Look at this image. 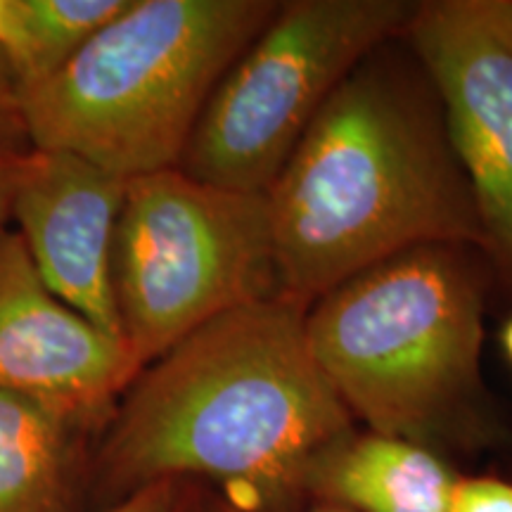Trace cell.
Here are the masks:
<instances>
[{
	"instance_id": "e0dca14e",
	"label": "cell",
	"mask_w": 512,
	"mask_h": 512,
	"mask_svg": "<svg viewBox=\"0 0 512 512\" xmlns=\"http://www.w3.org/2000/svg\"><path fill=\"white\" fill-rule=\"evenodd\" d=\"M12 36V0H0V53L8 48Z\"/></svg>"
},
{
	"instance_id": "5b68a950",
	"label": "cell",
	"mask_w": 512,
	"mask_h": 512,
	"mask_svg": "<svg viewBox=\"0 0 512 512\" xmlns=\"http://www.w3.org/2000/svg\"><path fill=\"white\" fill-rule=\"evenodd\" d=\"M112 290L140 370L209 320L280 297L266 192L197 181L178 166L128 178Z\"/></svg>"
},
{
	"instance_id": "d6986e66",
	"label": "cell",
	"mask_w": 512,
	"mask_h": 512,
	"mask_svg": "<svg viewBox=\"0 0 512 512\" xmlns=\"http://www.w3.org/2000/svg\"><path fill=\"white\" fill-rule=\"evenodd\" d=\"M498 10H501L505 27H508V31L512 34V0H498Z\"/></svg>"
},
{
	"instance_id": "30bf717a",
	"label": "cell",
	"mask_w": 512,
	"mask_h": 512,
	"mask_svg": "<svg viewBox=\"0 0 512 512\" xmlns=\"http://www.w3.org/2000/svg\"><path fill=\"white\" fill-rule=\"evenodd\" d=\"M456 472L439 451L370 430H349L311 460L306 503L351 512H448Z\"/></svg>"
},
{
	"instance_id": "2e32d148",
	"label": "cell",
	"mask_w": 512,
	"mask_h": 512,
	"mask_svg": "<svg viewBox=\"0 0 512 512\" xmlns=\"http://www.w3.org/2000/svg\"><path fill=\"white\" fill-rule=\"evenodd\" d=\"M202 512H245V510L235 508V505L226 503V501H223V498H207V501H204ZM304 512H351V510L337 508V505L318 503V505H311V508H306Z\"/></svg>"
},
{
	"instance_id": "ffe728a7",
	"label": "cell",
	"mask_w": 512,
	"mask_h": 512,
	"mask_svg": "<svg viewBox=\"0 0 512 512\" xmlns=\"http://www.w3.org/2000/svg\"><path fill=\"white\" fill-rule=\"evenodd\" d=\"M5 76H10V72H8V64H5L3 57H0V79H5Z\"/></svg>"
},
{
	"instance_id": "277c9868",
	"label": "cell",
	"mask_w": 512,
	"mask_h": 512,
	"mask_svg": "<svg viewBox=\"0 0 512 512\" xmlns=\"http://www.w3.org/2000/svg\"><path fill=\"white\" fill-rule=\"evenodd\" d=\"M275 10L271 0H128L60 72L15 88L29 145L126 181L176 169L214 88Z\"/></svg>"
},
{
	"instance_id": "4fadbf2b",
	"label": "cell",
	"mask_w": 512,
	"mask_h": 512,
	"mask_svg": "<svg viewBox=\"0 0 512 512\" xmlns=\"http://www.w3.org/2000/svg\"><path fill=\"white\" fill-rule=\"evenodd\" d=\"M29 150L31 145L19 119L15 81L5 76L0 79V230L10 221L12 197Z\"/></svg>"
},
{
	"instance_id": "7a4b0ae2",
	"label": "cell",
	"mask_w": 512,
	"mask_h": 512,
	"mask_svg": "<svg viewBox=\"0 0 512 512\" xmlns=\"http://www.w3.org/2000/svg\"><path fill=\"white\" fill-rule=\"evenodd\" d=\"M280 297L309 309L344 280L484 233L441 112L380 64H358L266 190Z\"/></svg>"
},
{
	"instance_id": "9a60e30c",
	"label": "cell",
	"mask_w": 512,
	"mask_h": 512,
	"mask_svg": "<svg viewBox=\"0 0 512 512\" xmlns=\"http://www.w3.org/2000/svg\"><path fill=\"white\" fill-rule=\"evenodd\" d=\"M448 512H512V482L491 475H458Z\"/></svg>"
},
{
	"instance_id": "ac0fdd59",
	"label": "cell",
	"mask_w": 512,
	"mask_h": 512,
	"mask_svg": "<svg viewBox=\"0 0 512 512\" xmlns=\"http://www.w3.org/2000/svg\"><path fill=\"white\" fill-rule=\"evenodd\" d=\"M501 344H503L505 356H508V361L512 363V318L505 323V328L501 332Z\"/></svg>"
},
{
	"instance_id": "52a82bcc",
	"label": "cell",
	"mask_w": 512,
	"mask_h": 512,
	"mask_svg": "<svg viewBox=\"0 0 512 512\" xmlns=\"http://www.w3.org/2000/svg\"><path fill=\"white\" fill-rule=\"evenodd\" d=\"M406 36L439 98L486 252L512 275V34L498 0L418 3Z\"/></svg>"
},
{
	"instance_id": "7c38bea8",
	"label": "cell",
	"mask_w": 512,
	"mask_h": 512,
	"mask_svg": "<svg viewBox=\"0 0 512 512\" xmlns=\"http://www.w3.org/2000/svg\"><path fill=\"white\" fill-rule=\"evenodd\" d=\"M126 5L128 0H12V36L0 57L17 91L60 72Z\"/></svg>"
},
{
	"instance_id": "6da1fadb",
	"label": "cell",
	"mask_w": 512,
	"mask_h": 512,
	"mask_svg": "<svg viewBox=\"0 0 512 512\" xmlns=\"http://www.w3.org/2000/svg\"><path fill=\"white\" fill-rule=\"evenodd\" d=\"M306 306L261 299L209 320L143 368L102 427V508L169 479H214L245 512H304L306 467L354 430L313 361Z\"/></svg>"
},
{
	"instance_id": "8992f818",
	"label": "cell",
	"mask_w": 512,
	"mask_h": 512,
	"mask_svg": "<svg viewBox=\"0 0 512 512\" xmlns=\"http://www.w3.org/2000/svg\"><path fill=\"white\" fill-rule=\"evenodd\" d=\"M418 3L290 0L214 88L178 169L197 181L266 192L330 95L366 57L406 34Z\"/></svg>"
},
{
	"instance_id": "3957f363",
	"label": "cell",
	"mask_w": 512,
	"mask_h": 512,
	"mask_svg": "<svg viewBox=\"0 0 512 512\" xmlns=\"http://www.w3.org/2000/svg\"><path fill=\"white\" fill-rule=\"evenodd\" d=\"M465 249H408L306 311L313 361L366 430L434 451L498 437L484 406V292Z\"/></svg>"
},
{
	"instance_id": "9c48e42d",
	"label": "cell",
	"mask_w": 512,
	"mask_h": 512,
	"mask_svg": "<svg viewBox=\"0 0 512 512\" xmlns=\"http://www.w3.org/2000/svg\"><path fill=\"white\" fill-rule=\"evenodd\" d=\"M126 178L69 152L31 147L10 221L48 290L121 339L112 252Z\"/></svg>"
},
{
	"instance_id": "8fae6325",
	"label": "cell",
	"mask_w": 512,
	"mask_h": 512,
	"mask_svg": "<svg viewBox=\"0 0 512 512\" xmlns=\"http://www.w3.org/2000/svg\"><path fill=\"white\" fill-rule=\"evenodd\" d=\"M88 432L55 403L0 389V512H69Z\"/></svg>"
},
{
	"instance_id": "ba28073f",
	"label": "cell",
	"mask_w": 512,
	"mask_h": 512,
	"mask_svg": "<svg viewBox=\"0 0 512 512\" xmlns=\"http://www.w3.org/2000/svg\"><path fill=\"white\" fill-rule=\"evenodd\" d=\"M138 373L124 339L57 299L17 230H0V389L55 403L93 432Z\"/></svg>"
},
{
	"instance_id": "5bb4252c",
	"label": "cell",
	"mask_w": 512,
	"mask_h": 512,
	"mask_svg": "<svg viewBox=\"0 0 512 512\" xmlns=\"http://www.w3.org/2000/svg\"><path fill=\"white\" fill-rule=\"evenodd\" d=\"M204 501H207V496L197 482L169 479V482L145 486V489L126 496L124 501L107 505L100 512H202Z\"/></svg>"
}]
</instances>
